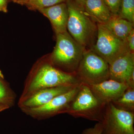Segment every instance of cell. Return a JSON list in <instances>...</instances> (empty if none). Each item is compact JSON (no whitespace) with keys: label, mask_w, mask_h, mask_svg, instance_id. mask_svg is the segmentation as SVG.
<instances>
[{"label":"cell","mask_w":134,"mask_h":134,"mask_svg":"<svg viewBox=\"0 0 134 134\" xmlns=\"http://www.w3.org/2000/svg\"><path fill=\"white\" fill-rule=\"evenodd\" d=\"M68 10L67 30L72 38L85 48L93 44L97 26L84 9L73 0L66 2Z\"/></svg>","instance_id":"cell-1"},{"label":"cell","mask_w":134,"mask_h":134,"mask_svg":"<svg viewBox=\"0 0 134 134\" xmlns=\"http://www.w3.org/2000/svg\"><path fill=\"white\" fill-rule=\"evenodd\" d=\"M106 105L96 97L88 85L81 83L67 113L75 118L101 122Z\"/></svg>","instance_id":"cell-2"},{"label":"cell","mask_w":134,"mask_h":134,"mask_svg":"<svg viewBox=\"0 0 134 134\" xmlns=\"http://www.w3.org/2000/svg\"><path fill=\"white\" fill-rule=\"evenodd\" d=\"M85 52V48L67 31L56 34L52 59L54 64L68 69V73L75 75Z\"/></svg>","instance_id":"cell-3"},{"label":"cell","mask_w":134,"mask_h":134,"mask_svg":"<svg viewBox=\"0 0 134 134\" xmlns=\"http://www.w3.org/2000/svg\"><path fill=\"white\" fill-rule=\"evenodd\" d=\"M75 75L87 85L99 83L109 79V64L91 50L85 51Z\"/></svg>","instance_id":"cell-4"},{"label":"cell","mask_w":134,"mask_h":134,"mask_svg":"<svg viewBox=\"0 0 134 134\" xmlns=\"http://www.w3.org/2000/svg\"><path fill=\"white\" fill-rule=\"evenodd\" d=\"M97 41L91 50L109 65L130 51L126 41L114 35L104 25L97 24Z\"/></svg>","instance_id":"cell-5"},{"label":"cell","mask_w":134,"mask_h":134,"mask_svg":"<svg viewBox=\"0 0 134 134\" xmlns=\"http://www.w3.org/2000/svg\"><path fill=\"white\" fill-rule=\"evenodd\" d=\"M101 134H134V113L116 108L112 103L106 106Z\"/></svg>","instance_id":"cell-6"},{"label":"cell","mask_w":134,"mask_h":134,"mask_svg":"<svg viewBox=\"0 0 134 134\" xmlns=\"http://www.w3.org/2000/svg\"><path fill=\"white\" fill-rule=\"evenodd\" d=\"M81 83L75 75L69 74L52 65H46L38 70L32 82V90L62 86H75Z\"/></svg>","instance_id":"cell-7"},{"label":"cell","mask_w":134,"mask_h":134,"mask_svg":"<svg viewBox=\"0 0 134 134\" xmlns=\"http://www.w3.org/2000/svg\"><path fill=\"white\" fill-rule=\"evenodd\" d=\"M88 86L96 97L105 104L119 98L128 87L126 83L111 79Z\"/></svg>","instance_id":"cell-8"},{"label":"cell","mask_w":134,"mask_h":134,"mask_svg":"<svg viewBox=\"0 0 134 134\" xmlns=\"http://www.w3.org/2000/svg\"><path fill=\"white\" fill-rule=\"evenodd\" d=\"M109 79L127 85L134 73V52L129 51L109 65Z\"/></svg>","instance_id":"cell-9"},{"label":"cell","mask_w":134,"mask_h":134,"mask_svg":"<svg viewBox=\"0 0 134 134\" xmlns=\"http://www.w3.org/2000/svg\"><path fill=\"white\" fill-rule=\"evenodd\" d=\"M80 84L55 97L46 104L32 108L31 111L34 113L48 114H54L62 111L67 112L70 105L79 90Z\"/></svg>","instance_id":"cell-10"},{"label":"cell","mask_w":134,"mask_h":134,"mask_svg":"<svg viewBox=\"0 0 134 134\" xmlns=\"http://www.w3.org/2000/svg\"><path fill=\"white\" fill-rule=\"evenodd\" d=\"M38 10L50 20L56 34L67 31L68 10L66 2Z\"/></svg>","instance_id":"cell-11"},{"label":"cell","mask_w":134,"mask_h":134,"mask_svg":"<svg viewBox=\"0 0 134 134\" xmlns=\"http://www.w3.org/2000/svg\"><path fill=\"white\" fill-rule=\"evenodd\" d=\"M84 9L97 24H105L113 16L104 0H85Z\"/></svg>","instance_id":"cell-12"},{"label":"cell","mask_w":134,"mask_h":134,"mask_svg":"<svg viewBox=\"0 0 134 134\" xmlns=\"http://www.w3.org/2000/svg\"><path fill=\"white\" fill-rule=\"evenodd\" d=\"M75 86H59L43 89L26 100L24 105L32 108L44 105L55 97L68 91Z\"/></svg>","instance_id":"cell-13"},{"label":"cell","mask_w":134,"mask_h":134,"mask_svg":"<svg viewBox=\"0 0 134 134\" xmlns=\"http://www.w3.org/2000/svg\"><path fill=\"white\" fill-rule=\"evenodd\" d=\"M105 27L118 38L126 41V38L133 29L134 24L118 16H113L105 24Z\"/></svg>","instance_id":"cell-14"},{"label":"cell","mask_w":134,"mask_h":134,"mask_svg":"<svg viewBox=\"0 0 134 134\" xmlns=\"http://www.w3.org/2000/svg\"><path fill=\"white\" fill-rule=\"evenodd\" d=\"M112 103L120 110L134 113V88L128 87L123 94Z\"/></svg>","instance_id":"cell-15"},{"label":"cell","mask_w":134,"mask_h":134,"mask_svg":"<svg viewBox=\"0 0 134 134\" xmlns=\"http://www.w3.org/2000/svg\"><path fill=\"white\" fill-rule=\"evenodd\" d=\"M118 16L134 24V0H122Z\"/></svg>","instance_id":"cell-16"},{"label":"cell","mask_w":134,"mask_h":134,"mask_svg":"<svg viewBox=\"0 0 134 134\" xmlns=\"http://www.w3.org/2000/svg\"><path fill=\"white\" fill-rule=\"evenodd\" d=\"M69 0H29L26 6L29 9L36 10L50 7Z\"/></svg>","instance_id":"cell-17"},{"label":"cell","mask_w":134,"mask_h":134,"mask_svg":"<svg viewBox=\"0 0 134 134\" xmlns=\"http://www.w3.org/2000/svg\"><path fill=\"white\" fill-rule=\"evenodd\" d=\"M113 16H118L122 0H104Z\"/></svg>","instance_id":"cell-18"},{"label":"cell","mask_w":134,"mask_h":134,"mask_svg":"<svg viewBox=\"0 0 134 134\" xmlns=\"http://www.w3.org/2000/svg\"><path fill=\"white\" fill-rule=\"evenodd\" d=\"M103 130V125L100 122H97L91 127L84 130L81 134H101Z\"/></svg>","instance_id":"cell-19"},{"label":"cell","mask_w":134,"mask_h":134,"mask_svg":"<svg viewBox=\"0 0 134 134\" xmlns=\"http://www.w3.org/2000/svg\"><path fill=\"white\" fill-rule=\"evenodd\" d=\"M126 42L130 51L134 52V30L131 31L126 38Z\"/></svg>","instance_id":"cell-20"},{"label":"cell","mask_w":134,"mask_h":134,"mask_svg":"<svg viewBox=\"0 0 134 134\" xmlns=\"http://www.w3.org/2000/svg\"><path fill=\"white\" fill-rule=\"evenodd\" d=\"M6 97V90L2 82L0 81V103L4 100Z\"/></svg>","instance_id":"cell-21"},{"label":"cell","mask_w":134,"mask_h":134,"mask_svg":"<svg viewBox=\"0 0 134 134\" xmlns=\"http://www.w3.org/2000/svg\"><path fill=\"white\" fill-rule=\"evenodd\" d=\"M7 0H0V11L7 12Z\"/></svg>","instance_id":"cell-22"},{"label":"cell","mask_w":134,"mask_h":134,"mask_svg":"<svg viewBox=\"0 0 134 134\" xmlns=\"http://www.w3.org/2000/svg\"><path fill=\"white\" fill-rule=\"evenodd\" d=\"M73 1L76 3L77 5L84 9L85 0H73Z\"/></svg>","instance_id":"cell-23"},{"label":"cell","mask_w":134,"mask_h":134,"mask_svg":"<svg viewBox=\"0 0 134 134\" xmlns=\"http://www.w3.org/2000/svg\"><path fill=\"white\" fill-rule=\"evenodd\" d=\"M13 2L21 5H25L29 0H11Z\"/></svg>","instance_id":"cell-24"},{"label":"cell","mask_w":134,"mask_h":134,"mask_svg":"<svg viewBox=\"0 0 134 134\" xmlns=\"http://www.w3.org/2000/svg\"><path fill=\"white\" fill-rule=\"evenodd\" d=\"M3 107L2 106H0V111L1 110H3Z\"/></svg>","instance_id":"cell-25"}]
</instances>
